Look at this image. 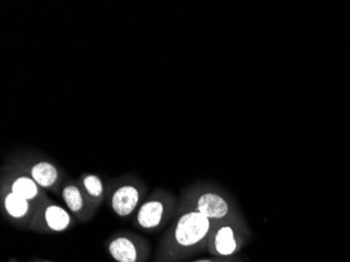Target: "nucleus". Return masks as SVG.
Returning a JSON list of instances; mask_svg holds the SVG:
<instances>
[{"label": "nucleus", "instance_id": "obj_1", "mask_svg": "<svg viewBox=\"0 0 350 262\" xmlns=\"http://www.w3.org/2000/svg\"><path fill=\"white\" fill-rule=\"evenodd\" d=\"M214 222L196 211L180 212L169 233L165 236L155 262H166L178 253L202 247L209 241Z\"/></svg>", "mask_w": 350, "mask_h": 262}, {"label": "nucleus", "instance_id": "obj_2", "mask_svg": "<svg viewBox=\"0 0 350 262\" xmlns=\"http://www.w3.org/2000/svg\"><path fill=\"white\" fill-rule=\"evenodd\" d=\"M196 211L209 218L214 224L226 220H236L237 213L225 193L209 186L191 188L183 195L178 213Z\"/></svg>", "mask_w": 350, "mask_h": 262}, {"label": "nucleus", "instance_id": "obj_3", "mask_svg": "<svg viewBox=\"0 0 350 262\" xmlns=\"http://www.w3.org/2000/svg\"><path fill=\"white\" fill-rule=\"evenodd\" d=\"M7 163L29 175L41 188L57 196L60 195L61 187L68 179L66 172L58 163L39 153L15 155L8 159Z\"/></svg>", "mask_w": 350, "mask_h": 262}, {"label": "nucleus", "instance_id": "obj_4", "mask_svg": "<svg viewBox=\"0 0 350 262\" xmlns=\"http://www.w3.org/2000/svg\"><path fill=\"white\" fill-rule=\"evenodd\" d=\"M146 194V184L131 173L111 179L106 187V202L116 215L121 218L135 214Z\"/></svg>", "mask_w": 350, "mask_h": 262}, {"label": "nucleus", "instance_id": "obj_5", "mask_svg": "<svg viewBox=\"0 0 350 262\" xmlns=\"http://www.w3.org/2000/svg\"><path fill=\"white\" fill-rule=\"evenodd\" d=\"M176 206L175 198L170 193L157 189L137 209L133 224L143 231H159L174 214Z\"/></svg>", "mask_w": 350, "mask_h": 262}, {"label": "nucleus", "instance_id": "obj_6", "mask_svg": "<svg viewBox=\"0 0 350 262\" xmlns=\"http://www.w3.org/2000/svg\"><path fill=\"white\" fill-rule=\"evenodd\" d=\"M77 220L70 211L52 198H47L37 207L29 231L41 234L64 233L76 226Z\"/></svg>", "mask_w": 350, "mask_h": 262}, {"label": "nucleus", "instance_id": "obj_7", "mask_svg": "<svg viewBox=\"0 0 350 262\" xmlns=\"http://www.w3.org/2000/svg\"><path fill=\"white\" fill-rule=\"evenodd\" d=\"M106 250L117 262H146L150 256L148 240L131 231H120L109 236Z\"/></svg>", "mask_w": 350, "mask_h": 262}, {"label": "nucleus", "instance_id": "obj_8", "mask_svg": "<svg viewBox=\"0 0 350 262\" xmlns=\"http://www.w3.org/2000/svg\"><path fill=\"white\" fill-rule=\"evenodd\" d=\"M0 187L9 189L12 192L21 195L29 202L39 206L49 198L46 191L41 188L34 179L18 169L3 163L0 174Z\"/></svg>", "mask_w": 350, "mask_h": 262}, {"label": "nucleus", "instance_id": "obj_9", "mask_svg": "<svg viewBox=\"0 0 350 262\" xmlns=\"http://www.w3.org/2000/svg\"><path fill=\"white\" fill-rule=\"evenodd\" d=\"M36 205L29 202L21 195L12 192L9 189L0 187V210L5 220L23 230H29L34 218Z\"/></svg>", "mask_w": 350, "mask_h": 262}, {"label": "nucleus", "instance_id": "obj_10", "mask_svg": "<svg viewBox=\"0 0 350 262\" xmlns=\"http://www.w3.org/2000/svg\"><path fill=\"white\" fill-rule=\"evenodd\" d=\"M59 196L62 198L66 208L70 211V214L76 218L77 222H82V224L90 222L99 210L86 198V195L84 194L77 179L68 177L61 187Z\"/></svg>", "mask_w": 350, "mask_h": 262}, {"label": "nucleus", "instance_id": "obj_11", "mask_svg": "<svg viewBox=\"0 0 350 262\" xmlns=\"http://www.w3.org/2000/svg\"><path fill=\"white\" fill-rule=\"evenodd\" d=\"M236 220L218 222L209 236L210 250L216 255L230 256L238 249V230Z\"/></svg>", "mask_w": 350, "mask_h": 262}, {"label": "nucleus", "instance_id": "obj_12", "mask_svg": "<svg viewBox=\"0 0 350 262\" xmlns=\"http://www.w3.org/2000/svg\"><path fill=\"white\" fill-rule=\"evenodd\" d=\"M77 181L88 200L96 208H101L106 200V187L101 177L94 173H82Z\"/></svg>", "mask_w": 350, "mask_h": 262}, {"label": "nucleus", "instance_id": "obj_13", "mask_svg": "<svg viewBox=\"0 0 350 262\" xmlns=\"http://www.w3.org/2000/svg\"><path fill=\"white\" fill-rule=\"evenodd\" d=\"M27 262H53V261H50V260L38 259V258H37V259L29 260V261H27Z\"/></svg>", "mask_w": 350, "mask_h": 262}, {"label": "nucleus", "instance_id": "obj_14", "mask_svg": "<svg viewBox=\"0 0 350 262\" xmlns=\"http://www.w3.org/2000/svg\"><path fill=\"white\" fill-rule=\"evenodd\" d=\"M193 262H217L214 261V260H210V259H200V260H196V261Z\"/></svg>", "mask_w": 350, "mask_h": 262}, {"label": "nucleus", "instance_id": "obj_15", "mask_svg": "<svg viewBox=\"0 0 350 262\" xmlns=\"http://www.w3.org/2000/svg\"><path fill=\"white\" fill-rule=\"evenodd\" d=\"M9 262H21V261H19L18 259H16V258H11V259L9 260Z\"/></svg>", "mask_w": 350, "mask_h": 262}]
</instances>
